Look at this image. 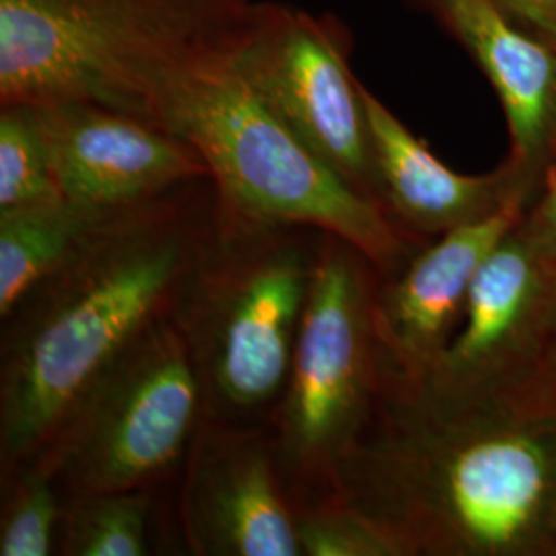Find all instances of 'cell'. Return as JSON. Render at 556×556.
Returning a JSON list of instances; mask_svg holds the SVG:
<instances>
[{"label": "cell", "mask_w": 556, "mask_h": 556, "mask_svg": "<svg viewBox=\"0 0 556 556\" xmlns=\"http://www.w3.org/2000/svg\"><path fill=\"white\" fill-rule=\"evenodd\" d=\"M517 229L530 239L544 256L556 260V157L542 179L536 199L528 206Z\"/></svg>", "instance_id": "cell-20"}, {"label": "cell", "mask_w": 556, "mask_h": 556, "mask_svg": "<svg viewBox=\"0 0 556 556\" xmlns=\"http://www.w3.org/2000/svg\"><path fill=\"white\" fill-rule=\"evenodd\" d=\"M59 200V184L34 105H0V211Z\"/></svg>", "instance_id": "cell-18"}, {"label": "cell", "mask_w": 556, "mask_h": 556, "mask_svg": "<svg viewBox=\"0 0 556 556\" xmlns=\"http://www.w3.org/2000/svg\"><path fill=\"white\" fill-rule=\"evenodd\" d=\"M553 351L556 357V277H555V293H553Z\"/></svg>", "instance_id": "cell-22"}, {"label": "cell", "mask_w": 556, "mask_h": 556, "mask_svg": "<svg viewBox=\"0 0 556 556\" xmlns=\"http://www.w3.org/2000/svg\"><path fill=\"white\" fill-rule=\"evenodd\" d=\"M301 556H396L392 544L332 495L295 498Z\"/></svg>", "instance_id": "cell-19"}, {"label": "cell", "mask_w": 556, "mask_h": 556, "mask_svg": "<svg viewBox=\"0 0 556 556\" xmlns=\"http://www.w3.org/2000/svg\"><path fill=\"white\" fill-rule=\"evenodd\" d=\"M396 556H556V363L447 383L386 363L328 489Z\"/></svg>", "instance_id": "cell-1"}, {"label": "cell", "mask_w": 556, "mask_h": 556, "mask_svg": "<svg viewBox=\"0 0 556 556\" xmlns=\"http://www.w3.org/2000/svg\"><path fill=\"white\" fill-rule=\"evenodd\" d=\"M233 52L186 62L155 80L144 118L186 140L208 167L223 215L303 225L355 245L390 275L427 241L355 192L241 77Z\"/></svg>", "instance_id": "cell-3"}, {"label": "cell", "mask_w": 556, "mask_h": 556, "mask_svg": "<svg viewBox=\"0 0 556 556\" xmlns=\"http://www.w3.org/2000/svg\"><path fill=\"white\" fill-rule=\"evenodd\" d=\"M215 211V186L202 178L96 217L59 270L4 319L2 475L38 459L110 367L176 314Z\"/></svg>", "instance_id": "cell-2"}, {"label": "cell", "mask_w": 556, "mask_h": 556, "mask_svg": "<svg viewBox=\"0 0 556 556\" xmlns=\"http://www.w3.org/2000/svg\"><path fill=\"white\" fill-rule=\"evenodd\" d=\"M378 277L355 245L324 233L289 378L266 422L293 501L328 489L376 408L386 369L374 316Z\"/></svg>", "instance_id": "cell-6"}, {"label": "cell", "mask_w": 556, "mask_h": 556, "mask_svg": "<svg viewBox=\"0 0 556 556\" xmlns=\"http://www.w3.org/2000/svg\"><path fill=\"white\" fill-rule=\"evenodd\" d=\"M204 418L199 371L176 314L139 338L80 402L46 459L64 497L155 489Z\"/></svg>", "instance_id": "cell-7"}, {"label": "cell", "mask_w": 556, "mask_h": 556, "mask_svg": "<svg viewBox=\"0 0 556 556\" xmlns=\"http://www.w3.org/2000/svg\"><path fill=\"white\" fill-rule=\"evenodd\" d=\"M184 466L179 521L192 555L301 556L268 425L204 417Z\"/></svg>", "instance_id": "cell-9"}, {"label": "cell", "mask_w": 556, "mask_h": 556, "mask_svg": "<svg viewBox=\"0 0 556 556\" xmlns=\"http://www.w3.org/2000/svg\"><path fill=\"white\" fill-rule=\"evenodd\" d=\"M363 100L381 204L408 236L431 241L495 215L516 197L536 199L509 161L489 174H457L365 85Z\"/></svg>", "instance_id": "cell-14"}, {"label": "cell", "mask_w": 556, "mask_h": 556, "mask_svg": "<svg viewBox=\"0 0 556 556\" xmlns=\"http://www.w3.org/2000/svg\"><path fill=\"white\" fill-rule=\"evenodd\" d=\"M60 197L98 217L211 178L199 153L151 119L93 103L34 105Z\"/></svg>", "instance_id": "cell-10"}, {"label": "cell", "mask_w": 556, "mask_h": 556, "mask_svg": "<svg viewBox=\"0 0 556 556\" xmlns=\"http://www.w3.org/2000/svg\"><path fill=\"white\" fill-rule=\"evenodd\" d=\"M351 54V29L334 15L256 0L233 60L312 153L361 197L381 204L363 83Z\"/></svg>", "instance_id": "cell-8"}, {"label": "cell", "mask_w": 556, "mask_h": 556, "mask_svg": "<svg viewBox=\"0 0 556 556\" xmlns=\"http://www.w3.org/2000/svg\"><path fill=\"white\" fill-rule=\"evenodd\" d=\"M321 239L314 227L215 211L176 309L199 371L204 417L268 422L289 378Z\"/></svg>", "instance_id": "cell-5"}, {"label": "cell", "mask_w": 556, "mask_h": 556, "mask_svg": "<svg viewBox=\"0 0 556 556\" xmlns=\"http://www.w3.org/2000/svg\"><path fill=\"white\" fill-rule=\"evenodd\" d=\"M254 4L0 0V105L93 101L144 118V96L165 73L238 50Z\"/></svg>", "instance_id": "cell-4"}, {"label": "cell", "mask_w": 556, "mask_h": 556, "mask_svg": "<svg viewBox=\"0 0 556 556\" xmlns=\"http://www.w3.org/2000/svg\"><path fill=\"white\" fill-rule=\"evenodd\" d=\"M555 258L517 227L507 233L482 262L456 337L429 374L447 383H484L555 365Z\"/></svg>", "instance_id": "cell-11"}, {"label": "cell", "mask_w": 556, "mask_h": 556, "mask_svg": "<svg viewBox=\"0 0 556 556\" xmlns=\"http://www.w3.org/2000/svg\"><path fill=\"white\" fill-rule=\"evenodd\" d=\"M498 11L556 50V0H493Z\"/></svg>", "instance_id": "cell-21"}, {"label": "cell", "mask_w": 556, "mask_h": 556, "mask_svg": "<svg viewBox=\"0 0 556 556\" xmlns=\"http://www.w3.org/2000/svg\"><path fill=\"white\" fill-rule=\"evenodd\" d=\"M93 219L64 200L0 211L2 321L59 270Z\"/></svg>", "instance_id": "cell-15"}, {"label": "cell", "mask_w": 556, "mask_h": 556, "mask_svg": "<svg viewBox=\"0 0 556 556\" xmlns=\"http://www.w3.org/2000/svg\"><path fill=\"white\" fill-rule=\"evenodd\" d=\"M425 13L495 89L509 130L505 160L540 190L556 157V50L507 20L493 0H429Z\"/></svg>", "instance_id": "cell-13"}, {"label": "cell", "mask_w": 556, "mask_h": 556, "mask_svg": "<svg viewBox=\"0 0 556 556\" xmlns=\"http://www.w3.org/2000/svg\"><path fill=\"white\" fill-rule=\"evenodd\" d=\"M153 489L101 491L66 497L59 555H149Z\"/></svg>", "instance_id": "cell-16"}, {"label": "cell", "mask_w": 556, "mask_h": 556, "mask_svg": "<svg viewBox=\"0 0 556 556\" xmlns=\"http://www.w3.org/2000/svg\"><path fill=\"white\" fill-rule=\"evenodd\" d=\"M4 501L0 517V556H48L59 551L66 497L56 470L34 459L2 475Z\"/></svg>", "instance_id": "cell-17"}, {"label": "cell", "mask_w": 556, "mask_h": 556, "mask_svg": "<svg viewBox=\"0 0 556 556\" xmlns=\"http://www.w3.org/2000/svg\"><path fill=\"white\" fill-rule=\"evenodd\" d=\"M532 197H516L495 215L427 241L390 275H379L374 316L386 363L425 376L443 357L464 318L482 262L523 219Z\"/></svg>", "instance_id": "cell-12"}, {"label": "cell", "mask_w": 556, "mask_h": 556, "mask_svg": "<svg viewBox=\"0 0 556 556\" xmlns=\"http://www.w3.org/2000/svg\"><path fill=\"white\" fill-rule=\"evenodd\" d=\"M406 4H410V7H417V9H420V11H425V7H427V2L429 0H404Z\"/></svg>", "instance_id": "cell-23"}]
</instances>
